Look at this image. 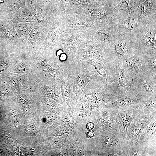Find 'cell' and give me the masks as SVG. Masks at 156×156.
I'll return each instance as SVG.
<instances>
[{"mask_svg": "<svg viewBox=\"0 0 156 156\" xmlns=\"http://www.w3.org/2000/svg\"><path fill=\"white\" fill-rule=\"evenodd\" d=\"M61 67L63 68L64 77L72 87L73 92L77 96L82 94L86 85L92 80L106 83L104 78L81 61L74 59L72 61H66Z\"/></svg>", "mask_w": 156, "mask_h": 156, "instance_id": "obj_1", "label": "cell"}, {"mask_svg": "<svg viewBox=\"0 0 156 156\" xmlns=\"http://www.w3.org/2000/svg\"><path fill=\"white\" fill-rule=\"evenodd\" d=\"M97 23L114 25L125 20L127 16L112 5L85 4L69 10Z\"/></svg>", "mask_w": 156, "mask_h": 156, "instance_id": "obj_2", "label": "cell"}, {"mask_svg": "<svg viewBox=\"0 0 156 156\" xmlns=\"http://www.w3.org/2000/svg\"><path fill=\"white\" fill-rule=\"evenodd\" d=\"M103 51L111 63L118 65L122 60L132 57L138 52V44L137 41L122 38L108 44Z\"/></svg>", "mask_w": 156, "mask_h": 156, "instance_id": "obj_3", "label": "cell"}, {"mask_svg": "<svg viewBox=\"0 0 156 156\" xmlns=\"http://www.w3.org/2000/svg\"><path fill=\"white\" fill-rule=\"evenodd\" d=\"M106 85L118 99L123 96L132 84V80L125 76L119 64H111L107 68Z\"/></svg>", "mask_w": 156, "mask_h": 156, "instance_id": "obj_4", "label": "cell"}, {"mask_svg": "<svg viewBox=\"0 0 156 156\" xmlns=\"http://www.w3.org/2000/svg\"><path fill=\"white\" fill-rule=\"evenodd\" d=\"M75 59L81 61L86 64L89 61L99 60L102 61L106 67L112 64L103 50L99 47L89 33L80 44Z\"/></svg>", "mask_w": 156, "mask_h": 156, "instance_id": "obj_5", "label": "cell"}, {"mask_svg": "<svg viewBox=\"0 0 156 156\" xmlns=\"http://www.w3.org/2000/svg\"><path fill=\"white\" fill-rule=\"evenodd\" d=\"M59 16L63 30L70 33L88 32L97 23L70 10L61 12Z\"/></svg>", "mask_w": 156, "mask_h": 156, "instance_id": "obj_6", "label": "cell"}, {"mask_svg": "<svg viewBox=\"0 0 156 156\" xmlns=\"http://www.w3.org/2000/svg\"><path fill=\"white\" fill-rule=\"evenodd\" d=\"M139 54L156 55V20L137 27Z\"/></svg>", "mask_w": 156, "mask_h": 156, "instance_id": "obj_7", "label": "cell"}, {"mask_svg": "<svg viewBox=\"0 0 156 156\" xmlns=\"http://www.w3.org/2000/svg\"><path fill=\"white\" fill-rule=\"evenodd\" d=\"M149 98L132 84L123 96L112 103H107L104 107L110 109H131L139 107Z\"/></svg>", "mask_w": 156, "mask_h": 156, "instance_id": "obj_8", "label": "cell"}, {"mask_svg": "<svg viewBox=\"0 0 156 156\" xmlns=\"http://www.w3.org/2000/svg\"><path fill=\"white\" fill-rule=\"evenodd\" d=\"M83 92L86 95H91L100 108L105 107L107 103H112L118 99L107 88L106 83L98 80H92L90 81Z\"/></svg>", "mask_w": 156, "mask_h": 156, "instance_id": "obj_9", "label": "cell"}, {"mask_svg": "<svg viewBox=\"0 0 156 156\" xmlns=\"http://www.w3.org/2000/svg\"><path fill=\"white\" fill-rule=\"evenodd\" d=\"M88 33L103 50L110 43L123 38L118 33L114 25L97 23Z\"/></svg>", "mask_w": 156, "mask_h": 156, "instance_id": "obj_10", "label": "cell"}, {"mask_svg": "<svg viewBox=\"0 0 156 156\" xmlns=\"http://www.w3.org/2000/svg\"><path fill=\"white\" fill-rule=\"evenodd\" d=\"M156 120V112H141L133 120L127 129L126 139L136 145L140 136L148 125Z\"/></svg>", "mask_w": 156, "mask_h": 156, "instance_id": "obj_11", "label": "cell"}, {"mask_svg": "<svg viewBox=\"0 0 156 156\" xmlns=\"http://www.w3.org/2000/svg\"><path fill=\"white\" fill-rule=\"evenodd\" d=\"M109 109L111 118L118 127L120 135L126 138L128 128L134 118L141 112L139 107L126 109Z\"/></svg>", "mask_w": 156, "mask_h": 156, "instance_id": "obj_12", "label": "cell"}, {"mask_svg": "<svg viewBox=\"0 0 156 156\" xmlns=\"http://www.w3.org/2000/svg\"><path fill=\"white\" fill-rule=\"evenodd\" d=\"M29 87L32 90L39 92L43 95L47 96L61 102V96L60 84L58 81L51 86L46 85L36 73L28 75Z\"/></svg>", "mask_w": 156, "mask_h": 156, "instance_id": "obj_13", "label": "cell"}, {"mask_svg": "<svg viewBox=\"0 0 156 156\" xmlns=\"http://www.w3.org/2000/svg\"><path fill=\"white\" fill-rule=\"evenodd\" d=\"M132 84L150 98L156 95V74L142 71L133 79Z\"/></svg>", "mask_w": 156, "mask_h": 156, "instance_id": "obj_14", "label": "cell"}, {"mask_svg": "<svg viewBox=\"0 0 156 156\" xmlns=\"http://www.w3.org/2000/svg\"><path fill=\"white\" fill-rule=\"evenodd\" d=\"M88 33V32L70 33L61 38L57 43L56 44L68 55V61H72L75 59L80 44Z\"/></svg>", "mask_w": 156, "mask_h": 156, "instance_id": "obj_15", "label": "cell"}, {"mask_svg": "<svg viewBox=\"0 0 156 156\" xmlns=\"http://www.w3.org/2000/svg\"><path fill=\"white\" fill-rule=\"evenodd\" d=\"M134 11L137 27L156 20V0H145Z\"/></svg>", "mask_w": 156, "mask_h": 156, "instance_id": "obj_16", "label": "cell"}, {"mask_svg": "<svg viewBox=\"0 0 156 156\" xmlns=\"http://www.w3.org/2000/svg\"><path fill=\"white\" fill-rule=\"evenodd\" d=\"M59 16L54 19L48 36L42 44L40 51L51 54L58 41L70 34L66 32L63 30Z\"/></svg>", "mask_w": 156, "mask_h": 156, "instance_id": "obj_17", "label": "cell"}, {"mask_svg": "<svg viewBox=\"0 0 156 156\" xmlns=\"http://www.w3.org/2000/svg\"><path fill=\"white\" fill-rule=\"evenodd\" d=\"M17 56H11L9 72L29 75L33 73L31 64V55L26 53Z\"/></svg>", "mask_w": 156, "mask_h": 156, "instance_id": "obj_18", "label": "cell"}, {"mask_svg": "<svg viewBox=\"0 0 156 156\" xmlns=\"http://www.w3.org/2000/svg\"><path fill=\"white\" fill-rule=\"evenodd\" d=\"M118 33L124 38L138 41L137 24L134 17V11L129 13L124 21L114 25Z\"/></svg>", "mask_w": 156, "mask_h": 156, "instance_id": "obj_19", "label": "cell"}, {"mask_svg": "<svg viewBox=\"0 0 156 156\" xmlns=\"http://www.w3.org/2000/svg\"><path fill=\"white\" fill-rule=\"evenodd\" d=\"M119 65L123 70L126 77L132 80L142 71V62L139 59V51L132 57L122 60Z\"/></svg>", "mask_w": 156, "mask_h": 156, "instance_id": "obj_20", "label": "cell"}, {"mask_svg": "<svg viewBox=\"0 0 156 156\" xmlns=\"http://www.w3.org/2000/svg\"><path fill=\"white\" fill-rule=\"evenodd\" d=\"M54 64L53 59L48 55L40 52L31 55V64L34 73L37 74L40 71L46 73Z\"/></svg>", "mask_w": 156, "mask_h": 156, "instance_id": "obj_21", "label": "cell"}, {"mask_svg": "<svg viewBox=\"0 0 156 156\" xmlns=\"http://www.w3.org/2000/svg\"><path fill=\"white\" fill-rule=\"evenodd\" d=\"M97 114V125L101 128L109 131L116 135H120V132L115 121L110 116L109 109L103 107Z\"/></svg>", "mask_w": 156, "mask_h": 156, "instance_id": "obj_22", "label": "cell"}, {"mask_svg": "<svg viewBox=\"0 0 156 156\" xmlns=\"http://www.w3.org/2000/svg\"><path fill=\"white\" fill-rule=\"evenodd\" d=\"M2 79L15 90H25L29 87L28 76L26 75L9 72Z\"/></svg>", "mask_w": 156, "mask_h": 156, "instance_id": "obj_23", "label": "cell"}, {"mask_svg": "<svg viewBox=\"0 0 156 156\" xmlns=\"http://www.w3.org/2000/svg\"><path fill=\"white\" fill-rule=\"evenodd\" d=\"M156 140L149 139L142 142L137 143L136 148L140 156H156Z\"/></svg>", "mask_w": 156, "mask_h": 156, "instance_id": "obj_24", "label": "cell"}, {"mask_svg": "<svg viewBox=\"0 0 156 156\" xmlns=\"http://www.w3.org/2000/svg\"><path fill=\"white\" fill-rule=\"evenodd\" d=\"M139 59L142 62L143 71L156 74V55L139 54Z\"/></svg>", "mask_w": 156, "mask_h": 156, "instance_id": "obj_25", "label": "cell"}, {"mask_svg": "<svg viewBox=\"0 0 156 156\" xmlns=\"http://www.w3.org/2000/svg\"><path fill=\"white\" fill-rule=\"evenodd\" d=\"M145 0H121L115 8L122 13L128 16L129 12L139 6Z\"/></svg>", "mask_w": 156, "mask_h": 156, "instance_id": "obj_26", "label": "cell"}, {"mask_svg": "<svg viewBox=\"0 0 156 156\" xmlns=\"http://www.w3.org/2000/svg\"><path fill=\"white\" fill-rule=\"evenodd\" d=\"M56 8L60 14L61 12L71 9L81 5L88 4L83 0H53Z\"/></svg>", "mask_w": 156, "mask_h": 156, "instance_id": "obj_27", "label": "cell"}, {"mask_svg": "<svg viewBox=\"0 0 156 156\" xmlns=\"http://www.w3.org/2000/svg\"><path fill=\"white\" fill-rule=\"evenodd\" d=\"M63 73V68L57 64H54L46 73L45 76L53 85L58 82Z\"/></svg>", "mask_w": 156, "mask_h": 156, "instance_id": "obj_28", "label": "cell"}, {"mask_svg": "<svg viewBox=\"0 0 156 156\" xmlns=\"http://www.w3.org/2000/svg\"><path fill=\"white\" fill-rule=\"evenodd\" d=\"M156 140V120L149 123L142 132L137 143L149 140Z\"/></svg>", "mask_w": 156, "mask_h": 156, "instance_id": "obj_29", "label": "cell"}, {"mask_svg": "<svg viewBox=\"0 0 156 156\" xmlns=\"http://www.w3.org/2000/svg\"><path fill=\"white\" fill-rule=\"evenodd\" d=\"M11 56L0 55V79L6 76L9 72Z\"/></svg>", "mask_w": 156, "mask_h": 156, "instance_id": "obj_30", "label": "cell"}, {"mask_svg": "<svg viewBox=\"0 0 156 156\" xmlns=\"http://www.w3.org/2000/svg\"><path fill=\"white\" fill-rule=\"evenodd\" d=\"M139 107L141 112L148 111L156 112V95L150 97L145 103L140 105Z\"/></svg>", "mask_w": 156, "mask_h": 156, "instance_id": "obj_31", "label": "cell"}, {"mask_svg": "<svg viewBox=\"0 0 156 156\" xmlns=\"http://www.w3.org/2000/svg\"><path fill=\"white\" fill-rule=\"evenodd\" d=\"M15 89L6 83L2 79H0V98H6Z\"/></svg>", "mask_w": 156, "mask_h": 156, "instance_id": "obj_32", "label": "cell"}, {"mask_svg": "<svg viewBox=\"0 0 156 156\" xmlns=\"http://www.w3.org/2000/svg\"><path fill=\"white\" fill-rule=\"evenodd\" d=\"M38 37V34L37 30L35 28L33 29L29 35V41L31 44H33L36 41Z\"/></svg>", "mask_w": 156, "mask_h": 156, "instance_id": "obj_33", "label": "cell"}, {"mask_svg": "<svg viewBox=\"0 0 156 156\" xmlns=\"http://www.w3.org/2000/svg\"><path fill=\"white\" fill-rule=\"evenodd\" d=\"M44 101V106L48 110L51 112H55L56 110V107L53 103L48 100Z\"/></svg>", "mask_w": 156, "mask_h": 156, "instance_id": "obj_34", "label": "cell"}, {"mask_svg": "<svg viewBox=\"0 0 156 156\" xmlns=\"http://www.w3.org/2000/svg\"><path fill=\"white\" fill-rule=\"evenodd\" d=\"M121 0H102L103 5L116 6Z\"/></svg>", "mask_w": 156, "mask_h": 156, "instance_id": "obj_35", "label": "cell"}, {"mask_svg": "<svg viewBox=\"0 0 156 156\" xmlns=\"http://www.w3.org/2000/svg\"><path fill=\"white\" fill-rule=\"evenodd\" d=\"M11 118L12 122L14 123L17 122L18 115L16 112L14 110H12L10 113Z\"/></svg>", "mask_w": 156, "mask_h": 156, "instance_id": "obj_36", "label": "cell"}, {"mask_svg": "<svg viewBox=\"0 0 156 156\" xmlns=\"http://www.w3.org/2000/svg\"><path fill=\"white\" fill-rule=\"evenodd\" d=\"M36 129V126L33 123H30L26 127L25 131L26 133H30L35 131Z\"/></svg>", "mask_w": 156, "mask_h": 156, "instance_id": "obj_37", "label": "cell"}, {"mask_svg": "<svg viewBox=\"0 0 156 156\" xmlns=\"http://www.w3.org/2000/svg\"><path fill=\"white\" fill-rule=\"evenodd\" d=\"M87 1L89 4L93 5H103L102 0H83Z\"/></svg>", "mask_w": 156, "mask_h": 156, "instance_id": "obj_38", "label": "cell"}, {"mask_svg": "<svg viewBox=\"0 0 156 156\" xmlns=\"http://www.w3.org/2000/svg\"><path fill=\"white\" fill-rule=\"evenodd\" d=\"M47 119L49 122H52L55 120L54 115L52 114H47L46 116Z\"/></svg>", "mask_w": 156, "mask_h": 156, "instance_id": "obj_39", "label": "cell"}, {"mask_svg": "<svg viewBox=\"0 0 156 156\" xmlns=\"http://www.w3.org/2000/svg\"><path fill=\"white\" fill-rule=\"evenodd\" d=\"M95 124L93 122H90L88 123L86 125L87 128L89 130H92L94 127Z\"/></svg>", "mask_w": 156, "mask_h": 156, "instance_id": "obj_40", "label": "cell"}, {"mask_svg": "<svg viewBox=\"0 0 156 156\" xmlns=\"http://www.w3.org/2000/svg\"><path fill=\"white\" fill-rule=\"evenodd\" d=\"M86 135L88 138H92L94 136V132L92 130H90V131L87 133Z\"/></svg>", "mask_w": 156, "mask_h": 156, "instance_id": "obj_41", "label": "cell"}, {"mask_svg": "<svg viewBox=\"0 0 156 156\" xmlns=\"http://www.w3.org/2000/svg\"><path fill=\"white\" fill-rule=\"evenodd\" d=\"M74 121L71 120H69V121L66 122V124H70L73 123Z\"/></svg>", "mask_w": 156, "mask_h": 156, "instance_id": "obj_42", "label": "cell"}, {"mask_svg": "<svg viewBox=\"0 0 156 156\" xmlns=\"http://www.w3.org/2000/svg\"><path fill=\"white\" fill-rule=\"evenodd\" d=\"M44 0L47 1L49 3L51 4V2L50 0Z\"/></svg>", "mask_w": 156, "mask_h": 156, "instance_id": "obj_43", "label": "cell"}, {"mask_svg": "<svg viewBox=\"0 0 156 156\" xmlns=\"http://www.w3.org/2000/svg\"><path fill=\"white\" fill-rule=\"evenodd\" d=\"M1 111H2V109H1V107L0 105V114L1 113Z\"/></svg>", "mask_w": 156, "mask_h": 156, "instance_id": "obj_44", "label": "cell"}, {"mask_svg": "<svg viewBox=\"0 0 156 156\" xmlns=\"http://www.w3.org/2000/svg\"><path fill=\"white\" fill-rule=\"evenodd\" d=\"M3 1H4V0H0V3L3 2Z\"/></svg>", "mask_w": 156, "mask_h": 156, "instance_id": "obj_45", "label": "cell"}]
</instances>
